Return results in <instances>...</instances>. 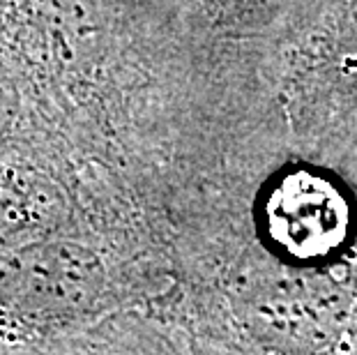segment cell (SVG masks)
Instances as JSON below:
<instances>
[{"instance_id":"3","label":"cell","mask_w":357,"mask_h":355,"mask_svg":"<svg viewBox=\"0 0 357 355\" xmlns=\"http://www.w3.org/2000/svg\"><path fill=\"white\" fill-rule=\"evenodd\" d=\"M14 116H17V93L12 81L7 79V72L0 70V141L10 132Z\"/></svg>"},{"instance_id":"2","label":"cell","mask_w":357,"mask_h":355,"mask_svg":"<svg viewBox=\"0 0 357 355\" xmlns=\"http://www.w3.org/2000/svg\"><path fill=\"white\" fill-rule=\"evenodd\" d=\"M270 245L293 261H323L346 245L351 203L330 178L300 169L281 176L263 203Z\"/></svg>"},{"instance_id":"1","label":"cell","mask_w":357,"mask_h":355,"mask_svg":"<svg viewBox=\"0 0 357 355\" xmlns=\"http://www.w3.org/2000/svg\"><path fill=\"white\" fill-rule=\"evenodd\" d=\"M102 284L100 261L79 247L28 243L0 259V307L24 319L79 314Z\"/></svg>"}]
</instances>
